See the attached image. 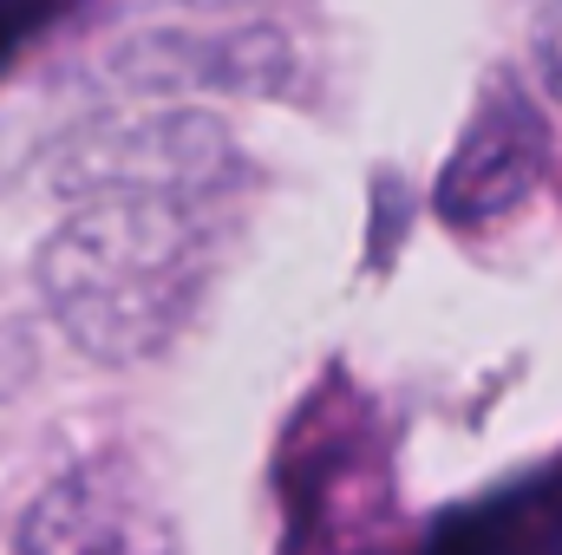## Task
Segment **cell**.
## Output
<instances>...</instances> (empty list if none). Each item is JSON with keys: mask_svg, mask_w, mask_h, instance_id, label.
Masks as SVG:
<instances>
[{"mask_svg": "<svg viewBox=\"0 0 562 555\" xmlns=\"http://www.w3.org/2000/svg\"><path fill=\"white\" fill-rule=\"evenodd\" d=\"M550 157V132H543V112L510 86L497 79L471 118V132L458 138L445 177H438V209L445 223L458 229H477V223H497L504 209H517L537 183Z\"/></svg>", "mask_w": 562, "mask_h": 555, "instance_id": "3957f363", "label": "cell"}, {"mask_svg": "<svg viewBox=\"0 0 562 555\" xmlns=\"http://www.w3.org/2000/svg\"><path fill=\"white\" fill-rule=\"evenodd\" d=\"M537 66H543V86L562 99V0H550L537 20Z\"/></svg>", "mask_w": 562, "mask_h": 555, "instance_id": "277c9868", "label": "cell"}, {"mask_svg": "<svg viewBox=\"0 0 562 555\" xmlns=\"http://www.w3.org/2000/svg\"><path fill=\"white\" fill-rule=\"evenodd\" d=\"M229 144L203 118L132 125L72 163V216L40 256V294L99 360H150L196 314L223 242Z\"/></svg>", "mask_w": 562, "mask_h": 555, "instance_id": "6da1fadb", "label": "cell"}, {"mask_svg": "<svg viewBox=\"0 0 562 555\" xmlns=\"http://www.w3.org/2000/svg\"><path fill=\"white\" fill-rule=\"evenodd\" d=\"M20 555H177L170 517L132 457L105 451L59 471L20 517Z\"/></svg>", "mask_w": 562, "mask_h": 555, "instance_id": "7a4b0ae2", "label": "cell"}]
</instances>
